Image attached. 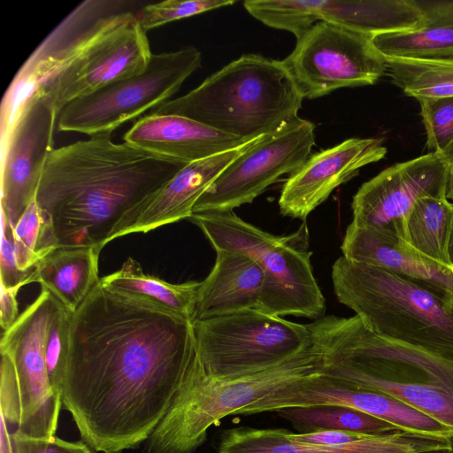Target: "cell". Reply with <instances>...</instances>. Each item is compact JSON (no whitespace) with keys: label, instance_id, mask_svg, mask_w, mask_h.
<instances>
[{"label":"cell","instance_id":"603a6c76","mask_svg":"<svg viewBox=\"0 0 453 453\" xmlns=\"http://www.w3.org/2000/svg\"><path fill=\"white\" fill-rule=\"evenodd\" d=\"M100 252L92 246L58 247L37 263L27 284L38 282L73 313L100 280Z\"/></svg>","mask_w":453,"mask_h":453},{"label":"cell","instance_id":"4dcf8cb0","mask_svg":"<svg viewBox=\"0 0 453 453\" xmlns=\"http://www.w3.org/2000/svg\"><path fill=\"white\" fill-rule=\"evenodd\" d=\"M71 313L58 302L45 342V359L50 382L60 396L68 355Z\"/></svg>","mask_w":453,"mask_h":453},{"label":"cell","instance_id":"5bb4252c","mask_svg":"<svg viewBox=\"0 0 453 453\" xmlns=\"http://www.w3.org/2000/svg\"><path fill=\"white\" fill-rule=\"evenodd\" d=\"M152 54L136 14L94 42L35 96L46 99L58 115L74 99L142 72Z\"/></svg>","mask_w":453,"mask_h":453},{"label":"cell","instance_id":"d6986e66","mask_svg":"<svg viewBox=\"0 0 453 453\" xmlns=\"http://www.w3.org/2000/svg\"><path fill=\"white\" fill-rule=\"evenodd\" d=\"M251 142L187 164L169 181L126 216L111 236L110 242L130 234H146L190 219L198 199Z\"/></svg>","mask_w":453,"mask_h":453},{"label":"cell","instance_id":"e0dca14e","mask_svg":"<svg viewBox=\"0 0 453 453\" xmlns=\"http://www.w3.org/2000/svg\"><path fill=\"white\" fill-rule=\"evenodd\" d=\"M449 175V166L433 152L395 164L358 188L352 199L351 222L391 226L403 219L419 198L447 196Z\"/></svg>","mask_w":453,"mask_h":453},{"label":"cell","instance_id":"7402d4cb","mask_svg":"<svg viewBox=\"0 0 453 453\" xmlns=\"http://www.w3.org/2000/svg\"><path fill=\"white\" fill-rule=\"evenodd\" d=\"M265 275L250 257L217 250L215 264L201 281L193 321L259 309Z\"/></svg>","mask_w":453,"mask_h":453},{"label":"cell","instance_id":"b9f144b4","mask_svg":"<svg viewBox=\"0 0 453 453\" xmlns=\"http://www.w3.org/2000/svg\"><path fill=\"white\" fill-rule=\"evenodd\" d=\"M449 451H434V452H427V453H449Z\"/></svg>","mask_w":453,"mask_h":453},{"label":"cell","instance_id":"60d3db41","mask_svg":"<svg viewBox=\"0 0 453 453\" xmlns=\"http://www.w3.org/2000/svg\"><path fill=\"white\" fill-rule=\"evenodd\" d=\"M449 258H450L451 264L453 265V230H452V234H451L450 243H449Z\"/></svg>","mask_w":453,"mask_h":453},{"label":"cell","instance_id":"9a60e30c","mask_svg":"<svg viewBox=\"0 0 453 453\" xmlns=\"http://www.w3.org/2000/svg\"><path fill=\"white\" fill-rule=\"evenodd\" d=\"M339 405L385 420L401 430L453 439V429L385 394L361 389L322 371L288 384L240 411L241 415L288 407Z\"/></svg>","mask_w":453,"mask_h":453},{"label":"cell","instance_id":"7c38bea8","mask_svg":"<svg viewBox=\"0 0 453 453\" xmlns=\"http://www.w3.org/2000/svg\"><path fill=\"white\" fill-rule=\"evenodd\" d=\"M372 36L319 21L296 40L281 60L303 98L315 99L341 88L372 85L388 72Z\"/></svg>","mask_w":453,"mask_h":453},{"label":"cell","instance_id":"4316f807","mask_svg":"<svg viewBox=\"0 0 453 453\" xmlns=\"http://www.w3.org/2000/svg\"><path fill=\"white\" fill-rule=\"evenodd\" d=\"M276 412L279 417L289 421L297 434L348 431L383 434L401 430L374 416L339 405L288 407Z\"/></svg>","mask_w":453,"mask_h":453},{"label":"cell","instance_id":"5b68a950","mask_svg":"<svg viewBox=\"0 0 453 453\" xmlns=\"http://www.w3.org/2000/svg\"><path fill=\"white\" fill-rule=\"evenodd\" d=\"M338 301L365 327L453 359V302L412 279L340 257L332 266Z\"/></svg>","mask_w":453,"mask_h":453},{"label":"cell","instance_id":"52a82bcc","mask_svg":"<svg viewBox=\"0 0 453 453\" xmlns=\"http://www.w3.org/2000/svg\"><path fill=\"white\" fill-rule=\"evenodd\" d=\"M323 370L311 345L271 369L234 379L187 377L170 409L146 441L145 453H194L209 429L283 387Z\"/></svg>","mask_w":453,"mask_h":453},{"label":"cell","instance_id":"9c48e42d","mask_svg":"<svg viewBox=\"0 0 453 453\" xmlns=\"http://www.w3.org/2000/svg\"><path fill=\"white\" fill-rule=\"evenodd\" d=\"M198 362L188 377L234 379L275 367L311 346L307 325L260 309L193 321Z\"/></svg>","mask_w":453,"mask_h":453},{"label":"cell","instance_id":"836d02e7","mask_svg":"<svg viewBox=\"0 0 453 453\" xmlns=\"http://www.w3.org/2000/svg\"><path fill=\"white\" fill-rule=\"evenodd\" d=\"M15 453H94L83 441H67L57 436L36 438L12 432Z\"/></svg>","mask_w":453,"mask_h":453},{"label":"cell","instance_id":"f546056e","mask_svg":"<svg viewBox=\"0 0 453 453\" xmlns=\"http://www.w3.org/2000/svg\"><path fill=\"white\" fill-rule=\"evenodd\" d=\"M13 240L19 267L29 274L38 262L58 248L36 200L29 204L14 226Z\"/></svg>","mask_w":453,"mask_h":453},{"label":"cell","instance_id":"d4e9b609","mask_svg":"<svg viewBox=\"0 0 453 453\" xmlns=\"http://www.w3.org/2000/svg\"><path fill=\"white\" fill-rule=\"evenodd\" d=\"M100 283L123 298L193 322L201 281L170 283L145 273L138 261L128 257L119 270L100 278Z\"/></svg>","mask_w":453,"mask_h":453},{"label":"cell","instance_id":"cb8c5ba5","mask_svg":"<svg viewBox=\"0 0 453 453\" xmlns=\"http://www.w3.org/2000/svg\"><path fill=\"white\" fill-rule=\"evenodd\" d=\"M315 15L318 22L327 21L372 37L426 25L415 0H315Z\"/></svg>","mask_w":453,"mask_h":453},{"label":"cell","instance_id":"ffe728a7","mask_svg":"<svg viewBox=\"0 0 453 453\" xmlns=\"http://www.w3.org/2000/svg\"><path fill=\"white\" fill-rule=\"evenodd\" d=\"M347 259L380 267L412 279L453 302V267L405 244L392 226H362L351 222L341 245Z\"/></svg>","mask_w":453,"mask_h":453},{"label":"cell","instance_id":"2e32d148","mask_svg":"<svg viewBox=\"0 0 453 453\" xmlns=\"http://www.w3.org/2000/svg\"><path fill=\"white\" fill-rule=\"evenodd\" d=\"M57 119L49 102L35 96L1 145V216L13 228L36 198L46 160L54 150Z\"/></svg>","mask_w":453,"mask_h":453},{"label":"cell","instance_id":"1f68e13d","mask_svg":"<svg viewBox=\"0 0 453 453\" xmlns=\"http://www.w3.org/2000/svg\"><path fill=\"white\" fill-rule=\"evenodd\" d=\"M234 2V0H166L142 6L137 12V19L142 30L147 33L167 23L228 6Z\"/></svg>","mask_w":453,"mask_h":453},{"label":"cell","instance_id":"484cf974","mask_svg":"<svg viewBox=\"0 0 453 453\" xmlns=\"http://www.w3.org/2000/svg\"><path fill=\"white\" fill-rule=\"evenodd\" d=\"M390 226L405 244L418 253L436 263L453 267L449 258L453 202L447 196L419 198L403 219Z\"/></svg>","mask_w":453,"mask_h":453},{"label":"cell","instance_id":"8992f818","mask_svg":"<svg viewBox=\"0 0 453 453\" xmlns=\"http://www.w3.org/2000/svg\"><path fill=\"white\" fill-rule=\"evenodd\" d=\"M189 219L215 251L241 252L260 265L265 275L260 310L280 317H324L326 300L313 275L305 224L294 234L277 236L233 211L193 213Z\"/></svg>","mask_w":453,"mask_h":453},{"label":"cell","instance_id":"7bdbcfd3","mask_svg":"<svg viewBox=\"0 0 453 453\" xmlns=\"http://www.w3.org/2000/svg\"><path fill=\"white\" fill-rule=\"evenodd\" d=\"M449 453H453V448H452V449Z\"/></svg>","mask_w":453,"mask_h":453},{"label":"cell","instance_id":"d6a6232c","mask_svg":"<svg viewBox=\"0 0 453 453\" xmlns=\"http://www.w3.org/2000/svg\"><path fill=\"white\" fill-rule=\"evenodd\" d=\"M429 152L441 154L453 141V96L418 101Z\"/></svg>","mask_w":453,"mask_h":453},{"label":"cell","instance_id":"44dd1931","mask_svg":"<svg viewBox=\"0 0 453 453\" xmlns=\"http://www.w3.org/2000/svg\"><path fill=\"white\" fill-rule=\"evenodd\" d=\"M123 140L147 152L186 164L248 143L187 117L157 113L139 119Z\"/></svg>","mask_w":453,"mask_h":453},{"label":"cell","instance_id":"f35d334b","mask_svg":"<svg viewBox=\"0 0 453 453\" xmlns=\"http://www.w3.org/2000/svg\"><path fill=\"white\" fill-rule=\"evenodd\" d=\"M444 160V162L449 166L450 169L453 168V141L450 144L443 150L442 153L438 154Z\"/></svg>","mask_w":453,"mask_h":453},{"label":"cell","instance_id":"e575fe53","mask_svg":"<svg viewBox=\"0 0 453 453\" xmlns=\"http://www.w3.org/2000/svg\"><path fill=\"white\" fill-rule=\"evenodd\" d=\"M1 285L4 287L27 285L30 274L22 272L19 267L13 240V227L3 216H1Z\"/></svg>","mask_w":453,"mask_h":453},{"label":"cell","instance_id":"74e56055","mask_svg":"<svg viewBox=\"0 0 453 453\" xmlns=\"http://www.w3.org/2000/svg\"><path fill=\"white\" fill-rule=\"evenodd\" d=\"M6 421L1 416L0 425V453H15L12 433L9 432Z\"/></svg>","mask_w":453,"mask_h":453},{"label":"cell","instance_id":"ac0fdd59","mask_svg":"<svg viewBox=\"0 0 453 453\" xmlns=\"http://www.w3.org/2000/svg\"><path fill=\"white\" fill-rule=\"evenodd\" d=\"M380 138H350L311 157L285 181L279 198L280 213L303 219L360 169L385 157Z\"/></svg>","mask_w":453,"mask_h":453},{"label":"cell","instance_id":"7a4b0ae2","mask_svg":"<svg viewBox=\"0 0 453 453\" xmlns=\"http://www.w3.org/2000/svg\"><path fill=\"white\" fill-rule=\"evenodd\" d=\"M111 134L54 149L46 160L35 200L58 247L102 250L126 216L187 165Z\"/></svg>","mask_w":453,"mask_h":453},{"label":"cell","instance_id":"4fadbf2b","mask_svg":"<svg viewBox=\"0 0 453 453\" xmlns=\"http://www.w3.org/2000/svg\"><path fill=\"white\" fill-rule=\"evenodd\" d=\"M314 144V124L299 117L252 141L202 195L193 213L232 211L252 203L280 176L296 171Z\"/></svg>","mask_w":453,"mask_h":453},{"label":"cell","instance_id":"8fae6325","mask_svg":"<svg viewBox=\"0 0 453 453\" xmlns=\"http://www.w3.org/2000/svg\"><path fill=\"white\" fill-rule=\"evenodd\" d=\"M134 2L86 0L39 44L14 75L1 104V145L39 88L108 32L134 17Z\"/></svg>","mask_w":453,"mask_h":453},{"label":"cell","instance_id":"f1b7e54d","mask_svg":"<svg viewBox=\"0 0 453 453\" xmlns=\"http://www.w3.org/2000/svg\"><path fill=\"white\" fill-rule=\"evenodd\" d=\"M391 82L418 101L453 96V58L387 60Z\"/></svg>","mask_w":453,"mask_h":453},{"label":"cell","instance_id":"3957f363","mask_svg":"<svg viewBox=\"0 0 453 453\" xmlns=\"http://www.w3.org/2000/svg\"><path fill=\"white\" fill-rule=\"evenodd\" d=\"M323 372L388 395L453 429V359L376 334L357 316L307 325Z\"/></svg>","mask_w":453,"mask_h":453},{"label":"cell","instance_id":"d590c367","mask_svg":"<svg viewBox=\"0 0 453 453\" xmlns=\"http://www.w3.org/2000/svg\"><path fill=\"white\" fill-rule=\"evenodd\" d=\"M422 11L426 25L453 26V0H415Z\"/></svg>","mask_w":453,"mask_h":453},{"label":"cell","instance_id":"30bf717a","mask_svg":"<svg viewBox=\"0 0 453 453\" xmlns=\"http://www.w3.org/2000/svg\"><path fill=\"white\" fill-rule=\"evenodd\" d=\"M201 62L202 54L193 46L153 53L142 72L67 104L58 115L57 128L88 136L111 134L124 123L170 100Z\"/></svg>","mask_w":453,"mask_h":453},{"label":"cell","instance_id":"ba28073f","mask_svg":"<svg viewBox=\"0 0 453 453\" xmlns=\"http://www.w3.org/2000/svg\"><path fill=\"white\" fill-rule=\"evenodd\" d=\"M58 301L41 290L1 342L0 406L15 431L36 438L55 436L62 406L52 388L45 359V342Z\"/></svg>","mask_w":453,"mask_h":453},{"label":"cell","instance_id":"83f0119b","mask_svg":"<svg viewBox=\"0 0 453 453\" xmlns=\"http://www.w3.org/2000/svg\"><path fill=\"white\" fill-rule=\"evenodd\" d=\"M375 50L386 59L435 60L453 58V26L419 28L372 36Z\"/></svg>","mask_w":453,"mask_h":453},{"label":"cell","instance_id":"277c9868","mask_svg":"<svg viewBox=\"0 0 453 453\" xmlns=\"http://www.w3.org/2000/svg\"><path fill=\"white\" fill-rule=\"evenodd\" d=\"M303 100L281 60L250 53L150 113L187 117L249 142L297 119Z\"/></svg>","mask_w":453,"mask_h":453},{"label":"cell","instance_id":"ab89813d","mask_svg":"<svg viewBox=\"0 0 453 453\" xmlns=\"http://www.w3.org/2000/svg\"><path fill=\"white\" fill-rule=\"evenodd\" d=\"M447 198L453 202V168L450 169V175L447 188Z\"/></svg>","mask_w":453,"mask_h":453},{"label":"cell","instance_id":"8d00e7d4","mask_svg":"<svg viewBox=\"0 0 453 453\" xmlns=\"http://www.w3.org/2000/svg\"><path fill=\"white\" fill-rule=\"evenodd\" d=\"M21 288L1 285L0 324L4 331L9 329L19 316L17 296Z\"/></svg>","mask_w":453,"mask_h":453},{"label":"cell","instance_id":"6da1fadb","mask_svg":"<svg viewBox=\"0 0 453 453\" xmlns=\"http://www.w3.org/2000/svg\"><path fill=\"white\" fill-rule=\"evenodd\" d=\"M198 361L193 322L99 282L70 319L61 400L103 453L146 441Z\"/></svg>","mask_w":453,"mask_h":453}]
</instances>
